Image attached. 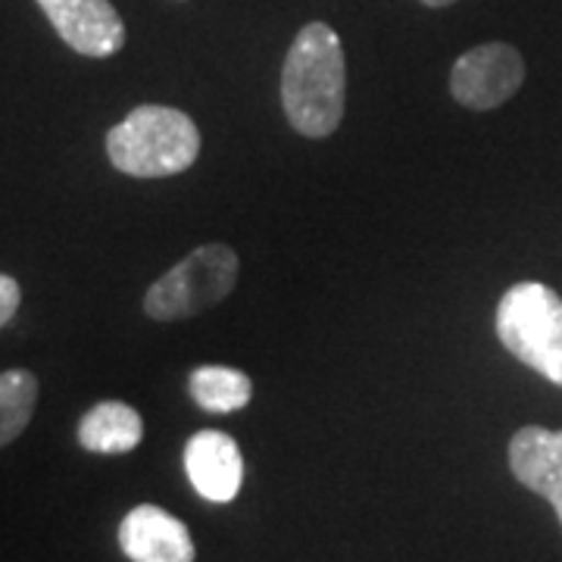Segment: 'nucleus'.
Segmentation results:
<instances>
[{"label":"nucleus","instance_id":"nucleus-13","mask_svg":"<svg viewBox=\"0 0 562 562\" xmlns=\"http://www.w3.org/2000/svg\"><path fill=\"white\" fill-rule=\"evenodd\" d=\"M20 303H22L20 281L10 279V276H3V272H0V328L13 319V316H16Z\"/></svg>","mask_w":562,"mask_h":562},{"label":"nucleus","instance_id":"nucleus-7","mask_svg":"<svg viewBox=\"0 0 562 562\" xmlns=\"http://www.w3.org/2000/svg\"><path fill=\"white\" fill-rule=\"evenodd\" d=\"M120 547L132 562H194L188 525L162 506L140 503L120 525Z\"/></svg>","mask_w":562,"mask_h":562},{"label":"nucleus","instance_id":"nucleus-2","mask_svg":"<svg viewBox=\"0 0 562 562\" xmlns=\"http://www.w3.org/2000/svg\"><path fill=\"white\" fill-rule=\"evenodd\" d=\"M106 157L132 179H166L201 157V132L181 110L144 103L106 132Z\"/></svg>","mask_w":562,"mask_h":562},{"label":"nucleus","instance_id":"nucleus-12","mask_svg":"<svg viewBox=\"0 0 562 562\" xmlns=\"http://www.w3.org/2000/svg\"><path fill=\"white\" fill-rule=\"evenodd\" d=\"M38 379L29 369L0 372V447L13 443L35 416Z\"/></svg>","mask_w":562,"mask_h":562},{"label":"nucleus","instance_id":"nucleus-1","mask_svg":"<svg viewBox=\"0 0 562 562\" xmlns=\"http://www.w3.org/2000/svg\"><path fill=\"white\" fill-rule=\"evenodd\" d=\"M281 103L303 138H328L338 132L347 103V60L331 25L306 22L294 35L281 66Z\"/></svg>","mask_w":562,"mask_h":562},{"label":"nucleus","instance_id":"nucleus-11","mask_svg":"<svg viewBox=\"0 0 562 562\" xmlns=\"http://www.w3.org/2000/svg\"><path fill=\"white\" fill-rule=\"evenodd\" d=\"M191 401L206 413H238L254 397V382L232 366H201L188 379Z\"/></svg>","mask_w":562,"mask_h":562},{"label":"nucleus","instance_id":"nucleus-8","mask_svg":"<svg viewBox=\"0 0 562 562\" xmlns=\"http://www.w3.org/2000/svg\"><path fill=\"white\" fill-rule=\"evenodd\" d=\"M184 472L203 501L232 503L244 482L241 447L216 428L198 431L184 443Z\"/></svg>","mask_w":562,"mask_h":562},{"label":"nucleus","instance_id":"nucleus-14","mask_svg":"<svg viewBox=\"0 0 562 562\" xmlns=\"http://www.w3.org/2000/svg\"><path fill=\"white\" fill-rule=\"evenodd\" d=\"M425 7H431V10H441V7H450V3H457V0H419Z\"/></svg>","mask_w":562,"mask_h":562},{"label":"nucleus","instance_id":"nucleus-4","mask_svg":"<svg viewBox=\"0 0 562 562\" xmlns=\"http://www.w3.org/2000/svg\"><path fill=\"white\" fill-rule=\"evenodd\" d=\"M238 269V254L228 244H203L147 288L144 313L157 322H176L213 310L235 291Z\"/></svg>","mask_w":562,"mask_h":562},{"label":"nucleus","instance_id":"nucleus-3","mask_svg":"<svg viewBox=\"0 0 562 562\" xmlns=\"http://www.w3.org/2000/svg\"><path fill=\"white\" fill-rule=\"evenodd\" d=\"M497 338L503 347L562 387V301L541 281H519L501 297Z\"/></svg>","mask_w":562,"mask_h":562},{"label":"nucleus","instance_id":"nucleus-10","mask_svg":"<svg viewBox=\"0 0 562 562\" xmlns=\"http://www.w3.org/2000/svg\"><path fill=\"white\" fill-rule=\"evenodd\" d=\"M144 438V419L135 406L122 401L94 403L79 422V443L88 453L122 457L132 453Z\"/></svg>","mask_w":562,"mask_h":562},{"label":"nucleus","instance_id":"nucleus-5","mask_svg":"<svg viewBox=\"0 0 562 562\" xmlns=\"http://www.w3.org/2000/svg\"><path fill=\"white\" fill-rule=\"evenodd\" d=\"M525 81L522 54L506 44L491 41L465 50L460 60L453 63L450 72V94L469 106V110H497L509 101Z\"/></svg>","mask_w":562,"mask_h":562},{"label":"nucleus","instance_id":"nucleus-6","mask_svg":"<svg viewBox=\"0 0 562 562\" xmlns=\"http://www.w3.org/2000/svg\"><path fill=\"white\" fill-rule=\"evenodd\" d=\"M76 54L91 60L116 57L125 47V22L110 0H35Z\"/></svg>","mask_w":562,"mask_h":562},{"label":"nucleus","instance_id":"nucleus-9","mask_svg":"<svg viewBox=\"0 0 562 562\" xmlns=\"http://www.w3.org/2000/svg\"><path fill=\"white\" fill-rule=\"evenodd\" d=\"M509 469L516 482L541 494L562 522V431L525 425L509 441Z\"/></svg>","mask_w":562,"mask_h":562}]
</instances>
